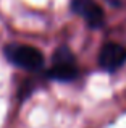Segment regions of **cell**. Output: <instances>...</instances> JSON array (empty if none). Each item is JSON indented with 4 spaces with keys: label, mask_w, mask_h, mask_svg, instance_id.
Here are the masks:
<instances>
[{
    "label": "cell",
    "mask_w": 126,
    "mask_h": 128,
    "mask_svg": "<svg viewBox=\"0 0 126 128\" xmlns=\"http://www.w3.org/2000/svg\"><path fill=\"white\" fill-rule=\"evenodd\" d=\"M6 57L11 63L24 70H31V72L42 68V65H44L42 52L32 46H8Z\"/></svg>",
    "instance_id": "6da1fadb"
},
{
    "label": "cell",
    "mask_w": 126,
    "mask_h": 128,
    "mask_svg": "<svg viewBox=\"0 0 126 128\" xmlns=\"http://www.w3.org/2000/svg\"><path fill=\"white\" fill-rule=\"evenodd\" d=\"M126 62V47L115 42H107L99 54V63L104 70L115 72Z\"/></svg>",
    "instance_id": "7a4b0ae2"
},
{
    "label": "cell",
    "mask_w": 126,
    "mask_h": 128,
    "mask_svg": "<svg viewBox=\"0 0 126 128\" xmlns=\"http://www.w3.org/2000/svg\"><path fill=\"white\" fill-rule=\"evenodd\" d=\"M71 8L74 13L81 15L91 28H99L104 23V10L94 0H73Z\"/></svg>",
    "instance_id": "3957f363"
},
{
    "label": "cell",
    "mask_w": 126,
    "mask_h": 128,
    "mask_svg": "<svg viewBox=\"0 0 126 128\" xmlns=\"http://www.w3.org/2000/svg\"><path fill=\"white\" fill-rule=\"evenodd\" d=\"M47 75L49 78L57 80V81H71L78 76V68L74 63H54Z\"/></svg>",
    "instance_id": "277c9868"
},
{
    "label": "cell",
    "mask_w": 126,
    "mask_h": 128,
    "mask_svg": "<svg viewBox=\"0 0 126 128\" xmlns=\"http://www.w3.org/2000/svg\"><path fill=\"white\" fill-rule=\"evenodd\" d=\"M54 63H74V57L66 47H60L54 54Z\"/></svg>",
    "instance_id": "5b68a950"
},
{
    "label": "cell",
    "mask_w": 126,
    "mask_h": 128,
    "mask_svg": "<svg viewBox=\"0 0 126 128\" xmlns=\"http://www.w3.org/2000/svg\"><path fill=\"white\" fill-rule=\"evenodd\" d=\"M112 2H113V0H112Z\"/></svg>",
    "instance_id": "8992f818"
}]
</instances>
